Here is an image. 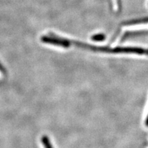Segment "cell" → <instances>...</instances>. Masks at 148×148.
<instances>
[{"mask_svg": "<svg viewBox=\"0 0 148 148\" xmlns=\"http://www.w3.org/2000/svg\"><path fill=\"white\" fill-rule=\"evenodd\" d=\"M41 40L46 43L52 44V45L61 46L63 47H68L70 45V42L66 39H62L56 37H50V36H42Z\"/></svg>", "mask_w": 148, "mask_h": 148, "instance_id": "1", "label": "cell"}, {"mask_svg": "<svg viewBox=\"0 0 148 148\" xmlns=\"http://www.w3.org/2000/svg\"><path fill=\"white\" fill-rule=\"evenodd\" d=\"M145 123H146V125H147V126H148V116H147V119H146Z\"/></svg>", "mask_w": 148, "mask_h": 148, "instance_id": "5", "label": "cell"}, {"mask_svg": "<svg viewBox=\"0 0 148 148\" xmlns=\"http://www.w3.org/2000/svg\"><path fill=\"white\" fill-rule=\"evenodd\" d=\"M148 22V17L140 18V19L138 20H133V21H130L129 23H127V24H136V23H147Z\"/></svg>", "mask_w": 148, "mask_h": 148, "instance_id": "3", "label": "cell"}, {"mask_svg": "<svg viewBox=\"0 0 148 148\" xmlns=\"http://www.w3.org/2000/svg\"><path fill=\"white\" fill-rule=\"evenodd\" d=\"M42 143L45 145L46 148H51L50 144H49V141H48V139L46 136H43V138H42Z\"/></svg>", "mask_w": 148, "mask_h": 148, "instance_id": "4", "label": "cell"}, {"mask_svg": "<svg viewBox=\"0 0 148 148\" xmlns=\"http://www.w3.org/2000/svg\"><path fill=\"white\" fill-rule=\"evenodd\" d=\"M92 40H95V41H101L105 39V36L103 34H95L91 37Z\"/></svg>", "mask_w": 148, "mask_h": 148, "instance_id": "2", "label": "cell"}]
</instances>
